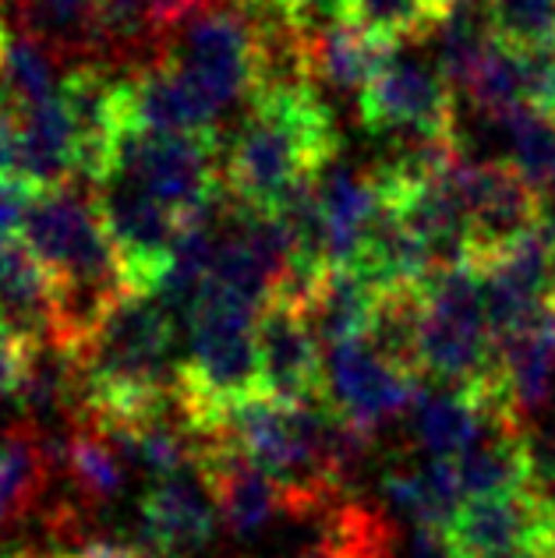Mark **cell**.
<instances>
[{
  "mask_svg": "<svg viewBox=\"0 0 555 558\" xmlns=\"http://www.w3.org/2000/svg\"><path fill=\"white\" fill-rule=\"evenodd\" d=\"M248 102L252 107L224 159V184L241 209L276 213L298 184L329 170L340 153V131L315 85L258 89Z\"/></svg>",
  "mask_w": 555,
  "mask_h": 558,
  "instance_id": "cell-1",
  "label": "cell"
},
{
  "mask_svg": "<svg viewBox=\"0 0 555 558\" xmlns=\"http://www.w3.org/2000/svg\"><path fill=\"white\" fill-rule=\"evenodd\" d=\"M421 372L449 389H474L499 375L485 283L471 258L435 269L421 287Z\"/></svg>",
  "mask_w": 555,
  "mask_h": 558,
  "instance_id": "cell-2",
  "label": "cell"
},
{
  "mask_svg": "<svg viewBox=\"0 0 555 558\" xmlns=\"http://www.w3.org/2000/svg\"><path fill=\"white\" fill-rule=\"evenodd\" d=\"M216 135H156L128 128L117 153V178L142 187L184 227L216 223L224 209V163Z\"/></svg>",
  "mask_w": 555,
  "mask_h": 558,
  "instance_id": "cell-3",
  "label": "cell"
},
{
  "mask_svg": "<svg viewBox=\"0 0 555 558\" xmlns=\"http://www.w3.org/2000/svg\"><path fill=\"white\" fill-rule=\"evenodd\" d=\"M164 39L167 47L159 57L181 68L216 113H224L230 102L255 96L258 28L238 0L233 4L216 0V4L195 11Z\"/></svg>",
  "mask_w": 555,
  "mask_h": 558,
  "instance_id": "cell-4",
  "label": "cell"
},
{
  "mask_svg": "<svg viewBox=\"0 0 555 558\" xmlns=\"http://www.w3.org/2000/svg\"><path fill=\"white\" fill-rule=\"evenodd\" d=\"M99 213L107 219L121 269L131 293H156L170 272V262L178 255L184 238V223L167 205H159L153 195H145L124 178L96 187Z\"/></svg>",
  "mask_w": 555,
  "mask_h": 558,
  "instance_id": "cell-5",
  "label": "cell"
},
{
  "mask_svg": "<svg viewBox=\"0 0 555 558\" xmlns=\"http://www.w3.org/2000/svg\"><path fill=\"white\" fill-rule=\"evenodd\" d=\"M421 378L400 372L383 354H375L369 340H350L326 350V403L364 435H375L389 421L411 414Z\"/></svg>",
  "mask_w": 555,
  "mask_h": 558,
  "instance_id": "cell-6",
  "label": "cell"
},
{
  "mask_svg": "<svg viewBox=\"0 0 555 558\" xmlns=\"http://www.w3.org/2000/svg\"><path fill=\"white\" fill-rule=\"evenodd\" d=\"M460 558H517L528 551H555V506L528 488L467 498L446 526Z\"/></svg>",
  "mask_w": 555,
  "mask_h": 558,
  "instance_id": "cell-7",
  "label": "cell"
},
{
  "mask_svg": "<svg viewBox=\"0 0 555 558\" xmlns=\"http://www.w3.org/2000/svg\"><path fill=\"white\" fill-rule=\"evenodd\" d=\"M460 191L471 230V262H485L503 247L517 244L538 227L542 202L514 163H471L460 167Z\"/></svg>",
  "mask_w": 555,
  "mask_h": 558,
  "instance_id": "cell-8",
  "label": "cell"
},
{
  "mask_svg": "<svg viewBox=\"0 0 555 558\" xmlns=\"http://www.w3.org/2000/svg\"><path fill=\"white\" fill-rule=\"evenodd\" d=\"M258 378L262 392L280 403H309L323 396L326 354L304 318V307L287 298H269L258 312Z\"/></svg>",
  "mask_w": 555,
  "mask_h": 558,
  "instance_id": "cell-9",
  "label": "cell"
},
{
  "mask_svg": "<svg viewBox=\"0 0 555 558\" xmlns=\"http://www.w3.org/2000/svg\"><path fill=\"white\" fill-rule=\"evenodd\" d=\"M361 121L364 128L383 131V135H457V102L453 85L414 61H393L383 75L361 93Z\"/></svg>",
  "mask_w": 555,
  "mask_h": 558,
  "instance_id": "cell-10",
  "label": "cell"
},
{
  "mask_svg": "<svg viewBox=\"0 0 555 558\" xmlns=\"http://www.w3.org/2000/svg\"><path fill=\"white\" fill-rule=\"evenodd\" d=\"M195 474L213 495L216 512L230 534L252 537L276 512H287V495L269 470H262L224 432H213L198 449Z\"/></svg>",
  "mask_w": 555,
  "mask_h": 558,
  "instance_id": "cell-11",
  "label": "cell"
},
{
  "mask_svg": "<svg viewBox=\"0 0 555 558\" xmlns=\"http://www.w3.org/2000/svg\"><path fill=\"white\" fill-rule=\"evenodd\" d=\"M138 517L145 548L156 558H192L209 545L220 512L192 470V474L153 481L142 495Z\"/></svg>",
  "mask_w": 555,
  "mask_h": 558,
  "instance_id": "cell-12",
  "label": "cell"
},
{
  "mask_svg": "<svg viewBox=\"0 0 555 558\" xmlns=\"http://www.w3.org/2000/svg\"><path fill=\"white\" fill-rule=\"evenodd\" d=\"M220 113L167 57L128 75V128L156 135H216Z\"/></svg>",
  "mask_w": 555,
  "mask_h": 558,
  "instance_id": "cell-13",
  "label": "cell"
},
{
  "mask_svg": "<svg viewBox=\"0 0 555 558\" xmlns=\"http://www.w3.org/2000/svg\"><path fill=\"white\" fill-rule=\"evenodd\" d=\"M499 386L528 421L555 396V304L506 336H495Z\"/></svg>",
  "mask_w": 555,
  "mask_h": 558,
  "instance_id": "cell-14",
  "label": "cell"
},
{
  "mask_svg": "<svg viewBox=\"0 0 555 558\" xmlns=\"http://www.w3.org/2000/svg\"><path fill=\"white\" fill-rule=\"evenodd\" d=\"M0 329L28 347L53 340V283L25 241L0 244Z\"/></svg>",
  "mask_w": 555,
  "mask_h": 558,
  "instance_id": "cell-15",
  "label": "cell"
},
{
  "mask_svg": "<svg viewBox=\"0 0 555 558\" xmlns=\"http://www.w3.org/2000/svg\"><path fill=\"white\" fill-rule=\"evenodd\" d=\"M19 173L36 187H64L79 178L75 124L61 93L19 113Z\"/></svg>",
  "mask_w": 555,
  "mask_h": 558,
  "instance_id": "cell-16",
  "label": "cell"
},
{
  "mask_svg": "<svg viewBox=\"0 0 555 558\" xmlns=\"http://www.w3.org/2000/svg\"><path fill=\"white\" fill-rule=\"evenodd\" d=\"M304 39H309L312 82H326L340 93H364L375 82V75H383V68L397 57V47L375 39L347 19L315 28V33H304Z\"/></svg>",
  "mask_w": 555,
  "mask_h": 558,
  "instance_id": "cell-17",
  "label": "cell"
},
{
  "mask_svg": "<svg viewBox=\"0 0 555 558\" xmlns=\"http://www.w3.org/2000/svg\"><path fill=\"white\" fill-rule=\"evenodd\" d=\"M378 290L354 266H329L304 301V318L323 350L350 340H364L375 312Z\"/></svg>",
  "mask_w": 555,
  "mask_h": 558,
  "instance_id": "cell-18",
  "label": "cell"
},
{
  "mask_svg": "<svg viewBox=\"0 0 555 558\" xmlns=\"http://www.w3.org/2000/svg\"><path fill=\"white\" fill-rule=\"evenodd\" d=\"M323 213H326V241L329 266H358L364 238L378 216V184L372 173L358 170H329L323 173Z\"/></svg>",
  "mask_w": 555,
  "mask_h": 558,
  "instance_id": "cell-19",
  "label": "cell"
},
{
  "mask_svg": "<svg viewBox=\"0 0 555 558\" xmlns=\"http://www.w3.org/2000/svg\"><path fill=\"white\" fill-rule=\"evenodd\" d=\"M411 414L414 438L429 460H460L485 432V400L478 389H421Z\"/></svg>",
  "mask_w": 555,
  "mask_h": 558,
  "instance_id": "cell-20",
  "label": "cell"
},
{
  "mask_svg": "<svg viewBox=\"0 0 555 558\" xmlns=\"http://www.w3.org/2000/svg\"><path fill=\"white\" fill-rule=\"evenodd\" d=\"M383 492L414 526H449L467 502L453 460H429L425 466H400L383 477Z\"/></svg>",
  "mask_w": 555,
  "mask_h": 558,
  "instance_id": "cell-21",
  "label": "cell"
},
{
  "mask_svg": "<svg viewBox=\"0 0 555 558\" xmlns=\"http://www.w3.org/2000/svg\"><path fill=\"white\" fill-rule=\"evenodd\" d=\"M50 452L33 424H14L0 449V526L22 520L47 488Z\"/></svg>",
  "mask_w": 555,
  "mask_h": 558,
  "instance_id": "cell-22",
  "label": "cell"
},
{
  "mask_svg": "<svg viewBox=\"0 0 555 558\" xmlns=\"http://www.w3.org/2000/svg\"><path fill=\"white\" fill-rule=\"evenodd\" d=\"M61 463L71 484L82 492V498H89L96 506L117 502L128 488V474H131L128 460L117 452V446L104 432L85 421H75V428H71Z\"/></svg>",
  "mask_w": 555,
  "mask_h": 558,
  "instance_id": "cell-23",
  "label": "cell"
},
{
  "mask_svg": "<svg viewBox=\"0 0 555 558\" xmlns=\"http://www.w3.org/2000/svg\"><path fill=\"white\" fill-rule=\"evenodd\" d=\"M449 11V0H347L343 19L372 33L375 39L389 43V47H397V43L439 33Z\"/></svg>",
  "mask_w": 555,
  "mask_h": 558,
  "instance_id": "cell-24",
  "label": "cell"
},
{
  "mask_svg": "<svg viewBox=\"0 0 555 558\" xmlns=\"http://www.w3.org/2000/svg\"><path fill=\"white\" fill-rule=\"evenodd\" d=\"M61 82L53 78V61L36 36H11L0 61V96L14 110H33L57 96Z\"/></svg>",
  "mask_w": 555,
  "mask_h": 558,
  "instance_id": "cell-25",
  "label": "cell"
},
{
  "mask_svg": "<svg viewBox=\"0 0 555 558\" xmlns=\"http://www.w3.org/2000/svg\"><path fill=\"white\" fill-rule=\"evenodd\" d=\"M492 33L506 47L555 43V0H485Z\"/></svg>",
  "mask_w": 555,
  "mask_h": 558,
  "instance_id": "cell-26",
  "label": "cell"
},
{
  "mask_svg": "<svg viewBox=\"0 0 555 558\" xmlns=\"http://www.w3.org/2000/svg\"><path fill=\"white\" fill-rule=\"evenodd\" d=\"M39 191L43 187H36L22 173H0V244L25 238V223L33 216Z\"/></svg>",
  "mask_w": 555,
  "mask_h": 558,
  "instance_id": "cell-27",
  "label": "cell"
},
{
  "mask_svg": "<svg viewBox=\"0 0 555 558\" xmlns=\"http://www.w3.org/2000/svg\"><path fill=\"white\" fill-rule=\"evenodd\" d=\"M33 350L19 336H11L0 329V400H14L25 381L28 361H33Z\"/></svg>",
  "mask_w": 555,
  "mask_h": 558,
  "instance_id": "cell-28",
  "label": "cell"
},
{
  "mask_svg": "<svg viewBox=\"0 0 555 558\" xmlns=\"http://www.w3.org/2000/svg\"><path fill=\"white\" fill-rule=\"evenodd\" d=\"M531 484L555 506V432L531 438Z\"/></svg>",
  "mask_w": 555,
  "mask_h": 558,
  "instance_id": "cell-29",
  "label": "cell"
},
{
  "mask_svg": "<svg viewBox=\"0 0 555 558\" xmlns=\"http://www.w3.org/2000/svg\"><path fill=\"white\" fill-rule=\"evenodd\" d=\"M407 558H460V555L453 548L446 526H414Z\"/></svg>",
  "mask_w": 555,
  "mask_h": 558,
  "instance_id": "cell-30",
  "label": "cell"
},
{
  "mask_svg": "<svg viewBox=\"0 0 555 558\" xmlns=\"http://www.w3.org/2000/svg\"><path fill=\"white\" fill-rule=\"evenodd\" d=\"M53 558H156L149 548H138V545H121V541H93L79 551H61Z\"/></svg>",
  "mask_w": 555,
  "mask_h": 558,
  "instance_id": "cell-31",
  "label": "cell"
},
{
  "mask_svg": "<svg viewBox=\"0 0 555 558\" xmlns=\"http://www.w3.org/2000/svg\"><path fill=\"white\" fill-rule=\"evenodd\" d=\"M4 558H47V555H36V551H11V555H4ZM53 558V555H50Z\"/></svg>",
  "mask_w": 555,
  "mask_h": 558,
  "instance_id": "cell-32",
  "label": "cell"
},
{
  "mask_svg": "<svg viewBox=\"0 0 555 558\" xmlns=\"http://www.w3.org/2000/svg\"><path fill=\"white\" fill-rule=\"evenodd\" d=\"M238 4H252V0H238Z\"/></svg>",
  "mask_w": 555,
  "mask_h": 558,
  "instance_id": "cell-33",
  "label": "cell"
},
{
  "mask_svg": "<svg viewBox=\"0 0 555 558\" xmlns=\"http://www.w3.org/2000/svg\"><path fill=\"white\" fill-rule=\"evenodd\" d=\"M0 449H4V438H0Z\"/></svg>",
  "mask_w": 555,
  "mask_h": 558,
  "instance_id": "cell-34",
  "label": "cell"
},
{
  "mask_svg": "<svg viewBox=\"0 0 555 558\" xmlns=\"http://www.w3.org/2000/svg\"><path fill=\"white\" fill-rule=\"evenodd\" d=\"M552 301H555V293H552Z\"/></svg>",
  "mask_w": 555,
  "mask_h": 558,
  "instance_id": "cell-35",
  "label": "cell"
}]
</instances>
